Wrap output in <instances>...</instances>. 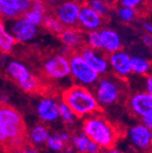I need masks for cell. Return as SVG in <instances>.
<instances>
[{
	"mask_svg": "<svg viewBox=\"0 0 152 153\" xmlns=\"http://www.w3.org/2000/svg\"><path fill=\"white\" fill-rule=\"evenodd\" d=\"M62 101H64L77 118L87 117L100 110V105L92 91L83 85H72L62 93Z\"/></svg>",
	"mask_w": 152,
	"mask_h": 153,
	"instance_id": "cell-1",
	"label": "cell"
},
{
	"mask_svg": "<svg viewBox=\"0 0 152 153\" xmlns=\"http://www.w3.org/2000/svg\"><path fill=\"white\" fill-rule=\"evenodd\" d=\"M82 130L102 150L114 147L118 138L117 130L109 120L100 115L87 116L83 121Z\"/></svg>",
	"mask_w": 152,
	"mask_h": 153,
	"instance_id": "cell-2",
	"label": "cell"
},
{
	"mask_svg": "<svg viewBox=\"0 0 152 153\" xmlns=\"http://www.w3.org/2000/svg\"><path fill=\"white\" fill-rule=\"evenodd\" d=\"M0 117L7 127L9 145L14 149L20 148L26 139V127L22 115L5 103H0Z\"/></svg>",
	"mask_w": 152,
	"mask_h": 153,
	"instance_id": "cell-3",
	"label": "cell"
},
{
	"mask_svg": "<svg viewBox=\"0 0 152 153\" xmlns=\"http://www.w3.org/2000/svg\"><path fill=\"white\" fill-rule=\"evenodd\" d=\"M68 59L70 66V76L77 82V84L88 87V86H94L97 83L100 74L85 62L79 51H74L68 56Z\"/></svg>",
	"mask_w": 152,
	"mask_h": 153,
	"instance_id": "cell-4",
	"label": "cell"
},
{
	"mask_svg": "<svg viewBox=\"0 0 152 153\" xmlns=\"http://www.w3.org/2000/svg\"><path fill=\"white\" fill-rule=\"evenodd\" d=\"M96 99L100 106H110L118 102L122 95V87L120 82L111 76H103L95 84L94 91Z\"/></svg>",
	"mask_w": 152,
	"mask_h": 153,
	"instance_id": "cell-5",
	"label": "cell"
},
{
	"mask_svg": "<svg viewBox=\"0 0 152 153\" xmlns=\"http://www.w3.org/2000/svg\"><path fill=\"white\" fill-rule=\"evenodd\" d=\"M7 72L19 87L27 93H34L39 87L37 78L31 74L26 65L18 61H10L7 64Z\"/></svg>",
	"mask_w": 152,
	"mask_h": 153,
	"instance_id": "cell-6",
	"label": "cell"
},
{
	"mask_svg": "<svg viewBox=\"0 0 152 153\" xmlns=\"http://www.w3.org/2000/svg\"><path fill=\"white\" fill-rule=\"evenodd\" d=\"M43 74L50 80H63L70 76L69 59L60 53L48 57L44 62Z\"/></svg>",
	"mask_w": 152,
	"mask_h": 153,
	"instance_id": "cell-7",
	"label": "cell"
},
{
	"mask_svg": "<svg viewBox=\"0 0 152 153\" xmlns=\"http://www.w3.org/2000/svg\"><path fill=\"white\" fill-rule=\"evenodd\" d=\"M81 3L78 0H63L54 7L53 15L64 25V27L78 26V17Z\"/></svg>",
	"mask_w": 152,
	"mask_h": 153,
	"instance_id": "cell-8",
	"label": "cell"
},
{
	"mask_svg": "<svg viewBox=\"0 0 152 153\" xmlns=\"http://www.w3.org/2000/svg\"><path fill=\"white\" fill-rule=\"evenodd\" d=\"M9 31L12 33L17 43H28L36 37L38 27L28 22L24 16L12 19L9 25Z\"/></svg>",
	"mask_w": 152,
	"mask_h": 153,
	"instance_id": "cell-9",
	"label": "cell"
},
{
	"mask_svg": "<svg viewBox=\"0 0 152 153\" xmlns=\"http://www.w3.org/2000/svg\"><path fill=\"white\" fill-rule=\"evenodd\" d=\"M79 53L83 57L85 62L89 65L94 70L101 74H107L110 70V64L107 56L105 53H102L101 50H96L93 48L84 45L83 47L79 50Z\"/></svg>",
	"mask_w": 152,
	"mask_h": 153,
	"instance_id": "cell-10",
	"label": "cell"
},
{
	"mask_svg": "<svg viewBox=\"0 0 152 153\" xmlns=\"http://www.w3.org/2000/svg\"><path fill=\"white\" fill-rule=\"evenodd\" d=\"M107 60H109L110 68L117 78L124 79L132 74V65H131L132 56L129 53L122 50L116 51L107 55Z\"/></svg>",
	"mask_w": 152,
	"mask_h": 153,
	"instance_id": "cell-11",
	"label": "cell"
},
{
	"mask_svg": "<svg viewBox=\"0 0 152 153\" xmlns=\"http://www.w3.org/2000/svg\"><path fill=\"white\" fill-rule=\"evenodd\" d=\"M103 22L104 18L94 11L89 5L86 3L81 4L78 17V26L82 31L88 32L93 30H100L103 26Z\"/></svg>",
	"mask_w": 152,
	"mask_h": 153,
	"instance_id": "cell-12",
	"label": "cell"
},
{
	"mask_svg": "<svg viewBox=\"0 0 152 153\" xmlns=\"http://www.w3.org/2000/svg\"><path fill=\"white\" fill-rule=\"evenodd\" d=\"M128 106L134 115L142 119L152 115V95L147 91H138L131 96L128 101Z\"/></svg>",
	"mask_w": 152,
	"mask_h": 153,
	"instance_id": "cell-13",
	"label": "cell"
},
{
	"mask_svg": "<svg viewBox=\"0 0 152 153\" xmlns=\"http://www.w3.org/2000/svg\"><path fill=\"white\" fill-rule=\"evenodd\" d=\"M130 141L138 150L149 151L152 149V131L144 123L135 124L128 131Z\"/></svg>",
	"mask_w": 152,
	"mask_h": 153,
	"instance_id": "cell-14",
	"label": "cell"
},
{
	"mask_svg": "<svg viewBox=\"0 0 152 153\" xmlns=\"http://www.w3.org/2000/svg\"><path fill=\"white\" fill-rule=\"evenodd\" d=\"M32 0H0V16L12 20L22 16L31 7Z\"/></svg>",
	"mask_w": 152,
	"mask_h": 153,
	"instance_id": "cell-15",
	"label": "cell"
},
{
	"mask_svg": "<svg viewBox=\"0 0 152 153\" xmlns=\"http://www.w3.org/2000/svg\"><path fill=\"white\" fill-rule=\"evenodd\" d=\"M99 33L102 52H104L105 54H111V53L121 50V48H122L121 36L114 29L101 28L99 30Z\"/></svg>",
	"mask_w": 152,
	"mask_h": 153,
	"instance_id": "cell-16",
	"label": "cell"
},
{
	"mask_svg": "<svg viewBox=\"0 0 152 153\" xmlns=\"http://www.w3.org/2000/svg\"><path fill=\"white\" fill-rule=\"evenodd\" d=\"M57 36L63 46L68 47L72 51H79L85 45L83 31L76 27H65Z\"/></svg>",
	"mask_w": 152,
	"mask_h": 153,
	"instance_id": "cell-17",
	"label": "cell"
},
{
	"mask_svg": "<svg viewBox=\"0 0 152 153\" xmlns=\"http://www.w3.org/2000/svg\"><path fill=\"white\" fill-rule=\"evenodd\" d=\"M37 115L44 122H53L60 117L59 102L52 98H45L37 105Z\"/></svg>",
	"mask_w": 152,
	"mask_h": 153,
	"instance_id": "cell-18",
	"label": "cell"
},
{
	"mask_svg": "<svg viewBox=\"0 0 152 153\" xmlns=\"http://www.w3.org/2000/svg\"><path fill=\"white\" fill-rule=\"evenodd\" d=\"M70 140L78 153H101L102 151V149L94 143L84 132L75 134Z\"/></svg>",
	"mask_w": 152,
	"mask_h": 153,
	"instance_id": "cell-19",
	"label": "cell"
},
{
	"mask_svg": "<svg viewBox=\"0 0 152 153\" xmlns=\"http://www.w3.org/2000/svg\"><path fill=\"white\" fill-rule=\"evenodd\" d=\"M16 44L17 42L14 36L11 32L7 31L4 22L0 20V52H2L3 54H7L14 49Z\"/></svg>",
	"mask_w": 152,
	"mask_h": 153,
	"instance_id": "cell-20",
	"label": "cell"
},
{
	"mask_svg": "<svg viewBox=\"0 0 152 153\" xmlns=\"http://www.w3.org/2000/svg\"><path fill=\"white\" fill-rule=\"evenodd\" d=\"M70 140V135L67 132H62V133H55L53 135H49L47 139V145L49 149L57 152H61L65 149L67 143Z\"/></svg>",
	"mask_w": 152,
	"mask_h": 153,
	"instance_id": "cell-21",
	"label": "cell"
},
{
	"mask_svg": "<svg viewBox=\"0 0 152 153\" xmlns=\"http://www.w3.org/2000/svg\"><path fill=\"white\" fill-rule=\"evenodd\" d=\"M42 26L44 27L45 30H47L50 33L54 34V35H59L63 31V29L65 28L64 25L60 22L53 14H46Z\"/></svg>",
	"mask_w": 152,
	"mask_h": 153,
	"instance_id": "cell-22",
	"label": "cell"
},
{
	"mask_svg": "<svg viewBox=\"0 0 152 153\" xmlns=\"http://www.w3.org/2000/svg\"><path fill=\"white\" fill-rule=\"evenodd\" d=\"M132 74L138 76H147L151 69V64L148 60L140 56H133L131 61Z\"/></svg>",
	"mask_w": 152,
	"mask_h": 153,
	"instance_id": "cell-23",
	"label": "cell"
},
{
	"mask_svg": "<svg viewBox=\"0 0 152 153\" xmlns=\"http://www.w3.org/2000/svg\"><path fill=\"white\" fill-rule=\"evenodd\" d=\"M49 130L44 124H37L30 132V139L35 145H40L47 141L49 137Z\"/></svg>",
	"mask_w": 152,
	"mask_h": 153,
	"instance_id": "cell-24",
	"label": "cell"
},
{
	"mask_svg": "<svg viewBox=\"0 0 152 153\" xmlns=\"http://www.w3.org/2000/svg\"><path fill=\"white\" fill-rule=\"evenodd\" d=\"M85 3L103 18H107L111 13V5L107 0H85Z\"/></svg>",
	"mask_w": 152,
	"mask_h": 153,
	"instance_id": "cell-25",
	"label": "cell"
},
{
	"mask_svg": "<svg viewBox=\"0 0 152 153\" xmlns=\"http://www.w3.org/2000/svg\"><path fill=\"white\" fill-rule=\"evenodd\" d=\"M46 14H47L46 12L33 9V7H30L27 12H25L24 14H22V16H24L28 22H31V24L39 27V26H42V24H43Z\"/></svg>",
	"mask_w": 152,
	"mask_h": 153,
	"instance_id": "cell-26",
	"label": "cell"
},
{
	"mask_svg": "<svg viewBox=\"0 0 152 153\" xmlns=\"http://www.w3.org/2000/svg\"><path fill=\"white\" fill-rule=\"evenodd\" d=\"M117 17H118L119 20H121L122 22H131L135 20L136 17H137L138 13L136 9H132V7H124V5H120V7L117 9Z\"/></svg>",
	"mask_w": 152,
	"mask_h": 153,
	"instance_id": "cell-27",
	"label": "cell"
},
{
	"mask_svg": "<svg viewBox=\"0 0 152 153\" xmlns=\"http://www.w3.org/2000/svg\"><path fill=\"white\" fill-rule=\"evenodd\" d=\"M84 43L85 46L96 49V50H101V41H100V33L99 30H93V31L86 32L84 35Z\"/></svg>",
	"mask_w": 152,
	"mask_h": 153,
	"instance_id": "cell-28",
	"label": "cell"
},
{
	"mask_svg": "<svg viewBox=\"0 0 152 153\" xmlns=\"http://www.w3.org/2000/svg\"><path fill=\"white\" fill-rule=\"evenodd\" d=\"M59 114L61 119L66 123H72L77 118L72 108L62 100H61V102H59Z\"/></svg>",
	"mask_w": 152,
	"mask_h": 153,
	"instance_id": "cell-29",
	"label": "cell"
},
{
	"mask_svg": "<svg viewBox=\"0 0 152 153\" xmlns=\"http://www.w3.org/2000/svg\"><path fill=\"white\" fill-rule=\"evenodd\" d=\"M9 145V139H7V127H5L4 121L0 117V146Z\"/></svg>",
	"mask_w": 152,
	"mask_h": 153,
	"instance_id": "cell-30",
	"label": "cell"
},
{
	"mask_svg": "<svg viewBox=\"0 0 152 153\" xmlns=\"http://www.w3.org/2000/svg\"><path fill=\"white\" fill-rule=\"evenodd\" d=\"M145 0H120V4L124 7H132V9L137 10L140 5L143 4Z\"/></svg>",
	"mask_w": 152,
	"mask_h": 153,
	"instance_id": "cell-31",
	"label": "cell"
},
{
	"mask_svg": "<svg viewBox=\"0 0 152 153\" xmlns=\"http://www.w3.org/2000/svg\"><path fill=\"white\" fill-rule=\"evenodd\" d=\"M145 91H147L150 95H152V74H147V76H146Z\"/></svg>",
	"mask_w": 152,
	"mask_h": 153,
	"instance_id": "cell-32",
	"label": "cell"
},
{
	"mask_svg": "<svg viewBox=\"0 0 152 153\" xmlns=\"http://www.w3.org/2000/svg\"><path fill=\"white\" fill-rule=\"evenodd\" d=\"M142 41H143V43L145 44L147 47H152V35L151 34L146 33L145 35H143V37H142Z\"/></svg>",
	"mask_w": 152,
	"mask_h": 153,
	"instance_id": "cell-33",
	"label": "cell"
},
{
	"mask_svg": "<svg viewBox=\"0 0 152 153\" xmlns=\"http://www.w3.org/2000/svg\"><path fill=\"white\" fill-rule=\"evenodd\" d=\"M142 121H143V123L145 124L146 127H147L150 131H152V115L151 116H146V117H143L142 118Z\"/></svg>",
	"mask_w": 152,
	"mask_h": 153,
	"instance_id": "cell-34",
	"label": "cell"
},
{
	"mask_svg": "<svg viewBox=\"0 0 152 153\" xmlns=\"http://www.w3.org/2000/svg\"><path fill=\"white\" fill-rule=\"evenodd\" d=\"M14 153H37V152L31 148H27V149L16 148V149H14Z\"/></svg>",
	"mask_w": 152,
	"mask_h": 153,
	"instance_id": "cell-35",
	"label": "cell"
},
{
	"mask_svg": "<svg viewBox=\"0 0 152 153\" xmlns=\"http://www.w3.org/2000/svg\"><path fill=\"white\" fill-rule=\"evenodd\" d=\"M143 28L144 30L146 31V33L147 34H151L152 35V24H150V22H143Z\"/></svg>",
	"mask_w": 152,
	"mask_h": 153,
	"instance_id": "cell-36",
	"label": "cell"
},
{
	"mask_svg": "<svg viewBox=\"0 0 152 153\" xmlns=\"http://www.w3.org/2000/svg\"><path fill=\"white\" fill-rule=\"evenodd\" d=\"M103 153H124V152H122V151L119 150V149L114 148V147H111V148L104 149Z\"/></svg>",
	"mask_w": 152,
	"mask_h": 153,
	"instance_id": "cell-37",
	"label": "cell"
},
{
	"mask_svg": "<svg viewBox=\"0 0 152 153\" xmlns=\"http://www.w3.org/2000/svg\"><path fill=\"white\" fill-rule=\"evenodd\" d=\"M43 1H45L48 5H54L55 7V5L59 4L60 2H62L63 0H43Z\"/></svg>",
	"mask_w": 152,
	"mask_h": 153,
	"instance_id": "cell-38",
	"label": "cell"
},
{
	"mask_svg": "<svg viewBox=\"0 0 152 153\" xmlns=\"http://www.w3.org/2000/svg\"><path fill=\"white\" fill-rule=\"evenodd\" d=\"M65 153H77V152H72V151H67V152H65Z\"/></svg>",
	"mask_w": 152,
	"mask_h": 153,
	"instance_id": "cell-39",
	"label": "cell"
}]
</instances>
